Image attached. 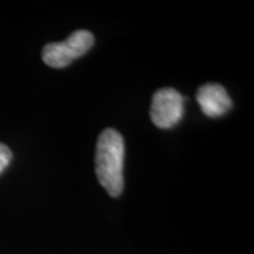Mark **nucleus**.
<instances>
[{"label": "nucleus", "instance_id": "3", "mask_svg": "<svg viewBox=\"0 0 254 254\" xmlns=\"http://www.w3.org/2000/svg\"><path fill=\"white\" fill-rule=\"evenodd\" d=\"M184 115V96L173 88H163L155 92L151 100L150 116L155 126L171 128Z\"/></svg>", "mask_w": 254, "mask_h": 254}, {"label": "nucleus", "instance_id": "1", "mask_svg": "<svg viewBox=\"0 0 254 254\" xmlns=\"http://www.w3.org/2000/svg\"><path fill=\"white\" fill-rule=\"evenodd\" d=\"M125 141L115 128H105L99 134L95 155V168L100 185L110 196H119L123 190Z\"/></svg>", "mask_w": 254, "mask_h": 254}, {"label": "nucleus", "instance_id": "2", "mask_svg": "<svg viewBox=\"0 0 254 254\" xmlns=\"http://www.w3.org/2000/svg\"><path fill=\"white\" fill-rule=\"evenodd\" d=\"M95 37L88 30H78L65 41L47 44L43 50V61L53 68H64L79 58L93 46Z\"/></svg>", "mask_w": 254, "mask_h": 254}, {"label": "nucleus", "instance_id": "5", "mask_svg": "<svg viewBox=\"0 0 254 254\" xmlns=\"http://www.w3.org/2000/svg\"><path fill=\"white\" fill-rule=\"evenodd\" d=\"M11 161V151L7 145L0 143V174L3 173V170L7 167Z\"/></svg>", "mask_w": 254, "mask_h": 254}, {"label": "nucleus", "instance_id": "4", "mask_svg": "<svg viewBox=\"0 0 254 254\" xmlns=\"http://www.w3.org/2000/svg\"><path fill=\"white\" fill-rule=\"evenodd\" d=\"M196 100L200 110L209 118H220L232 108V100L226 89L219 83L202 85L196 93Z\"/></svg>", "mask_w": 254, "mask_h": 254}]
</instances>
